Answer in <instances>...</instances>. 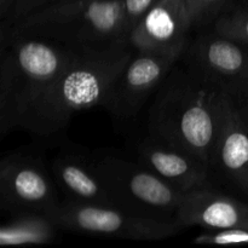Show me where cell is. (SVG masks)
Wrapping results in <instances>:
<instances>
[{
	"mask_svg": "<svg viewBox=\"0 0 248 248\" xmlns=\"http://www.w3.org/2000/svg\"><path fill=\"white\" fill-rule=\"evenodd\" d=\"M51 173L65 201L114 206L110 191L92 160L77 154L60 155L51 164Z\"/></svg>",
	"mask_w": 248,
	"mask_h": 248,
	"instance_id": "14",
	"label": "cell"
},
{
	"mask_svg": "<svg viewBox=\"0 0 248 248\" xmlns=\"http://www.w3.org/2000/svg\"><path fill=\"white\" fill-rule=\"evenodd\" d=\"M176 222L183 229L198 225L205 230L248 228V202L217 188L184 194Z\"/></svg>",
	"mask_w": 248,
	"mask_h": 248,
	"instance_id": "13",
	"label": "cell"
},
{
	"mask_svg": "<svg viewBox=\"0 0 248 248\" xmlns=\"http://www.w3.org/2000/svg\"><path fill=\"white\" fill-rule=\"evenodd\" d=\"M240 2H242V4H248V0H240Z\"/></svg>",
	"mask_w": 248,
	"mask_h": 248,
	"instance_id": "23",
	"label": "cell"
},
{
	"mask_svg": "<svg viewBox=\"0 0 248 248\" xmlns=\"http://www.w3.org/2000/svg\"><path fill=\"white\" fill-rule=\"evenodd\" d=\"M211 28L220 35L248 46V4L239 2L218 17Z\"/></svg>",
	"mask_w": 248,
	"mask_h": 248,
	"instance_id": "16",
	"label": "cell"
},
{
	"mask_svg": "<svg viewBox=\"0 0 248 248\" xmlns=\"http://www.w3.org/2000/svg\"><path fill=\"white\" fill-rule=\"evenodd\" d=\"M92 161L108 186L115 207L143 217L176 220L184 194L140 161L116 156H102Z\"/></svg>",
	"mask_w": 248,
	"mask_h": 248,
	"instance_id": "5",
	"label": "cell"
},
{
	"mask_svg": "<svg viewBox=\"0 0 248 248\" xmlns=\"http://www.w3.org/2000/svg\"><path fill=\"white\" fill-rule=\"evenodd\" d=\"M213 186L248 199V126L229 96L223 93L217 137L210 160Z\"/></svg>",
	"mask_w": 248,
	"mask_h": 248,
	"instance_id": "10",
	"label": "cell"
},
{
	"mask_svg": "<svg viewBox=\"0 0 248 248\" xmlns=\"http://www.w3.org/2000/svg\"><path fill=\"white\" fill-rule=\"evenodd\" d=\"M195 31L211 28L216 19L236 6L235 0H186Z\"/></svg>",
	"mask_w": 248,
	"mask_h": 248,
	"instance_id": "17",
	"label": "cell"
},
{
	"mask_svg": "<svg viewBox=\"0 0 248 248\" xmlns=\"http://www.w3.org/2000/svg\"><path fill=\"white\" fill-rule=\"evenodd\" d=\"M10 28L56 39L75 47L107 48L128 43L123 0H69Z\"/></svg>",
	"mask_w": 248,
	"mask_h": 248,
	"instance_id": "4",
	"label": "cell"
},
{
	"mask_svg": "<svg viewBox=\"0 0 248 248\" xmlns=\"http://www.w3.org/2000/svg\"><path fill=\"white\" fill-rule=\"evenodd\" d=\"M133 51L130 43L80 50L34 99L18 127L39 136H50L67 126L74 114L92 107H103L111 84Z\"/></svg>",
	"mask_w": 248,
	"mask_h": 248,
	"instance_id": "2",
	"label": "cell"
},
{
	"mask_svg": "<svg viewBox=\"0 0 248 248\" xmlns=\"http://www.w3.org/2000/svg\"><path fill=\"white\" fill-rule=\"evenodd\" d=\"M222 94L181 57L156 90L148 114V133L186 150L210 170Z\"/></svg>",
	"mask_w": 248,
	"mask_h": 248,
	"instance_id": "1",
	"label": "cell"
},
{
	"mask_svg": "<svg viewBox=\"0 0 248 248\" xmlns=\"http://www.w3.org/2000/svg\"><path fill=\"white\" fill-rule=\"evenodd\" d=\"M57 184L43 160L24 153L0 161V206L11 215L51 213L60 206Z\"/></svg>",
	"mask_w": 248,
	"mask_h": 248,
	"instance_id": "7",
	"label": "cell"
},
{
	"mask_svg": "<svg viewBox=\"0 0 248 248\" xmlns=\"http://www.w3.org/2000/svg\"><path fill=\"white\" fill-rule=\"evenodd\" d=\"M182 57L234 101L248 96V46L207 28L196 31Z\"/></svg>",
	"mask_w": 248,
	"mask_h": 248,
	"instance_id": "8",
	"label": "cell"
},
{
	"mask_svg": "<svg viewBox=\"0 0 248 248\" xmlns=\"http://www.w3.org/2000/svg\"><path fill=\"white\" fill-rule=\"evenodd\" d=\"M232 102H234V104L236 106L237 110H239L241 118L244 119L245 124L248 126V96L242 99H239V101H234V99H232Z\"/></svg>",
	"mask_w": 248,
	"mask_h": 248,
	"instance_id": "22",
	"label": "cell"
},
{
	"mask_svg": "<svg viewBox=\"0 0 248 248\" xmlns=\"http://www.w3.org/2000/svg\"><path fill=\"white\" fill-rule=\"evenodd\" d=\"M194 242L199 245L248 244V228L205 230L195 237Z\"/></svg>",
	"mask_w": 248,
	"mask_h": 248,
	"instance_id": "19",
	"label": "cell"
},
{
	"mask_svg": "<svg viewBox=\"0 0 248 248\" xmlns=\"http://www.w3.org/2000/svg\"><path fill=\"white\" fill-rule=\"evenodd\" d=\"M60 229L126 240H165L183 228L176 220L133 215L115 206L61 201L51 213Z\"/></svg>",
	"mask_w": 248,
	"mask_h": 248,
	"instance_id": "6",
	"label": "cell"
},
{
	"mask_svg": "<svg viewBox=\"0 0 248 248\" xmlns=\"http://www.w3.org/2000/svg\"><path fill=\"white\" fill-rule=\"evenodd\" d=\"M160 0H123L124 27H125V35L127 40L131 31L137 26L138 22Z\"/></svg>",
	"mask_w": 248,
	"mask_h": 248,
	"instance_id": "20",
	"label": "cell"
},
{
	"mask_svg": "<svg viewBox=\"0 0 248 248\" xmlns=\"http://www.w3.org/2000/svg\"><path fill=\"white\" fill-rule=\"evenodd\" d=\"M17 0H0V23H5L16 6Z\"/></svg>",
	"mask_w": 248,
	"mask_h": 248,
	"instance_id": "21",
	"label": "cell"
},
{
	"mask_svg": "<svg viewBox=\"0 0 248 248\" xmlns=\"http://www.w3.org/2000/svg\"><path fill=\"white\" fill-rule=\"evenodd\" d=\"M182 56L135 50L111 84L103 107L119 120L136 116Z\"/></svg>",
	"mask_w": 248,
	"mask_h": 248,
	"instance_id": "9",
	"label": "cell"
},
{
	"mask_svg": "<svg viewBox=\"0 0 248 248\" xmlns=\"http://www.w3.org/2000/svg\"><path fill=\"white\" fill-rule=\"evenodd\" d=\"M69 0H17L14 11L10 15L9 19L5 23H0V28L5 27H14L23 19L44 11L48 7L63 4Z\"/></svg>",
	"mask_w": 248,
	"mask_h": 248,
	"instance_id": "18",
	"label": "cell"
},
{
	"mask_svg": "<svg viewBox=\"0 0 248 248\" xmlns=\"http://www.w3.org/2000/svg\"><path fill=\"white\" fill-rule=\"evenodd\" d=\"M136 153L137 161L181 193L215 188L207 165L161 138L148 133L137 145Z\"/></svg>",
	"mask_w": 248,
	"mask_h": 248,
	"instance_id": "12",
	"label": "cell"
},
{
	"mask_svg": "<svg viewBox=\"0 0 248 248\" xmlns=\"http://www.w3.org/2000/svg\"><path fill=\"white\" fill-rule=\"evenodd\" d=\"M60 228L56 223L43 213H17L11 215L9 220L0 227V245L50 244L56 239Z\"/></svg>",
	"mask_w": 248,
	"mask_h": 248,
	"instance_id": "15",
	"label": "cell"
},
{
	"mask_svg": "<svg viewBox=\"0 0 248 248\" xmlns=\"http://www.w3.org/2000/svg\"><path fill=\"white\" fill-rule=\"evenodd\" d=\"M0 132L6 135L84 47L10 27L0 28Z\"/></svg>",
	"mask_w": 248,
	"mask_h": 248,
	"instance_id": "3",
	"label": "cell"
},
{
	"mask_svg": "<svg viewBox=\"0 0 248 248\" xmlns=\"http://www.w3.org/2000/svg\"><path fill=\"white\" fill-rule=\"evenodd\" d=\"M193 31L186 0H160L133 28L128 43L137 51L184 53Z\"/></svg>",
	"mask_w": 248,
	"mask_h": 248,
	"instance_id": "11",
	"label": "cell"
}]
</instances>
